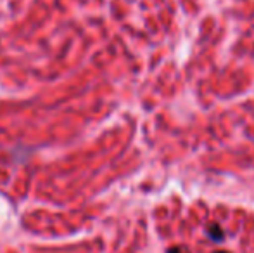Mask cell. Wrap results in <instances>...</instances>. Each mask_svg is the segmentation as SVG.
<instances>
[{"instance_id": "cell-1", "label": "cell", "mask_w": 254, "mask_h": 253, "mask_svg": "<svg viewBox=\"0 0 254 253\" xmlns=\"http://www.w3.org/2000/svg\"><path fill=\"white\" fill-rule=\"evenodd\" d=\"M206 234L214 241V243H221V241H223V238H225V233L220 229V226H218V224H211V226H207Z\"/></svg>"}, {"instance_id": "cell-3", "label": "cell", "mask_w": 254, "mask_h": 253, "mask_svg": "<svg viewBox=\"0 0 254 253\" xmlns=\"http://www.w3.org/2000/svg\"><path fill=\"white\" fill-rule=\"evenodd\" d=\"M214 253H227V252H214Z\"/></svg>"}, {"instance_id": "cell-2", "label": "cell", "mask_w": 254, "mask_h": 253, "mask_svg": "<svg viewBox=\"0 0 254 253\" xmlns=\"http://www.w3.org/2000/svg\"><path fill=\"white\" fill-rule=\"evenodd\" d=\"M166 253H182V252L178 250V248H170V250H168Z\"/></svg>"}]
</instances>
